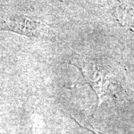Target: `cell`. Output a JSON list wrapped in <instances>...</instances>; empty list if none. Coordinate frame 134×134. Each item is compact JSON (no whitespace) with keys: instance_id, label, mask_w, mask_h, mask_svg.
Instances as JSON below:
<instances>
[{"instance_id":"obj_2","label":"cell","mask_w":134,"mask_h":134,"mask_svg":"<svg viewBox=\"0 0 134 134\" xmlns=\"http://www.w3.org/2000/svg\"><path fill=\"white\" fill-rule=\"evenodd\" d=\"M5 23L10 31L29 37H36L39 34L41 24L27 17L14 16Z\"/></svg>"},{"instance_id":"obj_1","label":"cell","mask_w":134,"mask_h":134,"mask_svg":"<svg viewBox=\"0 0 134 134\" xmlns=\"http://www.w3.org/2000/svg\"><path fill=\"white\" fill-rule=\"evenodd\" d=\"M71 64L80 70L87 83L96 93L98 98H100L105 94L108 88L106 76L98 67L78 56L73 57Z\"/></svg>"}]
</instances>
